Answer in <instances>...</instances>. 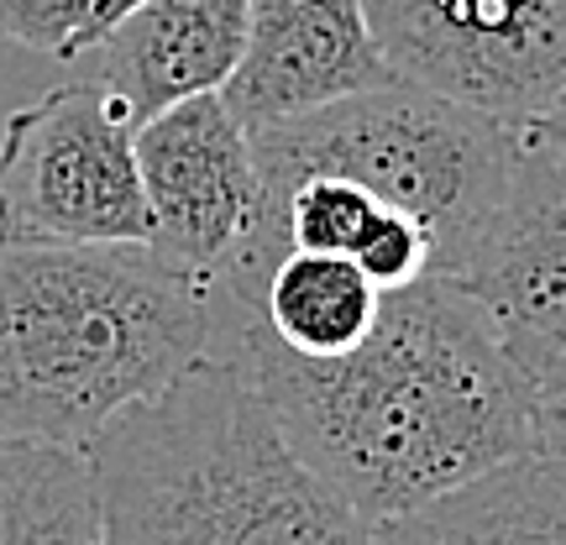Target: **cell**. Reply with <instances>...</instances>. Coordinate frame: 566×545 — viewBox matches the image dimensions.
I'll use <instances>...</instances> for the list:
<instances>
[{
  "instance_id": "6da1fadb",
  "label": "cell",
  "mask_w": 566,
  "mask_h": 545,
  "mask_svg": "<svg viewBox=\"0 0 566 545\" xmlns=\"http://www.w3.org/2000/svg\"><path fill=\"white\" fill-rule=\"evenodd\" d=\"M221 357L252 373L300 462L373 525L525 457L535 436L541 399L441 273L384 294L373 336L336 363H300L247 331Z\"/></svg>"
},
{
  "instance_id": "7a4b0ae2",
  "label": "cell",
  "mask_w": 566,
  "mask_h": 545,
  "mask_svg": "<svg viewBox=\"0 0 566 545\" xmlns=\"http://www.w3.org/2000/svg\"><path fill=\"white\" fill-rule=\"evenodd\" d=\"M216 336L210 289L147 242L0 237V441L84 451Z\"/></svg>"
},
{
  "instance_id": "3957f363",
  "label": "cell",
  "mask_w": 566,
  "mask_h": 545,
  "mask_svg": "<svg viewBox=\"0 0 566 545\" xmlns=\"http://www.w3.org/2000/svg\"><path fill=\"white\" fill-rule=\"evenodd\" d=\"M84 462L105 545H384L300 462L263 388L221 352L122 409Z\"/></svg>"
},
{
  "instance_id": "277c9868",
  "label": "cell",
  "mask_w": 566,
  "mask_h": 545,
  "mask_svg": "<svg viewBox=\"0 0 566 545\" xmlns=\"http://www.w3.org/2000/svg\"><path fill=\"white\" fill-rule=\"evenodd\" d=\"M520 137L472 105L399 80L252 132V158L263 210L300 179H352L388 210L415 216L436 242V273H446L499 200Z\"/></svg>"
},
{
  "instance_id": "5b68a950",
  "label": "cell",
  "mask_w": 566,
  "mask_h": 545,
  "mask_svg": "<svg viewBox=\"0 0 566 545\" xmlns=\"http://www.w3.org/2000/svg\"><path fill=\"white\" fill-rule=\"evenodd\" d=\"M0 237L153 242L137 174V116L101 80L59 84L6 116Z\"/></svg>"
},
{
  "instance_id": "8992f818",
  "label": "cell",
  "mask_w": 566,
  "mask_h": 545,
  "mask_svg": "<svg viewBox=\"0 0 566 545\" xmlns=\"http://www.w3.org/2000/svg\"><path fill=\"white\" fill-rule=\"evenodd\" d=\"M378 53L415 90L525 132L566 101V0H363Z\"/></svg>"
},
{
  "instance_id": "52a82bcc",
  "label": "cell",
  "mask_w": 566,
  "mask_h": 545,
  "mask_svg": "<svg viewBox=\"0 0 566 545\" xmlns=\"http://www.w3.org/2000/svg\"><path fill=\"white\" fill-rule=\"evenodd\" d=\"M441 279L488 315L535 399L566 394V147L520 137L499 200Z\"/></svg>"
},
{
  "instance_id": "ba28073f",
  "label": "cell",
  "mask_w": 566,
  "mask_h": 545,
  "mask_svg": "<svg viewBox=\"0 0 566 545\" xmlns=\"http://www.w3.org/2000/svg\"><path fill=\"white\" fill-rule=\"evenodd\" d=\"M137 174L153 221V252L210 300L237 294L263 237L258 158L221 95H195L137 126Z\"/></svg>"
},
{
  "instance_id": "9c48e42d",
  "label": "cell",
  "mask_w": 566,
  "mask_h": 545,
  "mask_svg": "<svg viewBox=\"0 0 566 545\" xmlns=\"http://www.w3.org/2000/svg\"><path fill=\"white\" fill-rule=\"evenodd\" d=\"M384 84H399V74L378 53L363 0H252L221 101L252 137Z\"/></svg>"
},
{
  "instance_id": "30bf717a",
  "label": "cell",
  "mask_w": 566,
  "mask_h": 545,
  "mask_svg": "<svg viewBox=\"0 0 566 545\" xmlns=\"http://www.w3.org/2000/svg\"><path fill=\"white\" fill-rule=\"evenodd\" d=\"M247 11L252 0H147L90 48L95 80L132 105L137 126L179 101L221 95L242 59Z\"/></svg>"
},
{
  "instance_id": "8fae6325",
  "label": "cell",
  "mask_w": 566,
  "mask_h": 545,
  "mask_svg": "<svg viewBox=\"0 0 566 545\" xmlns=\"http://www.w3.org/2000/svg\"><path fill=\"white\" fill-rule=\"evenodd\" d=\"M378 315H384V289L352 258L283 252L258 283V300L247 304V315H237L221 331V346L237 331H247L300 363H336L373 336Z\"/></svg>"
},
{
  "instance_id": "7c38bea8",
  "label": "cell",
  "mask_w": 566,
  "mask_h": 545,
  "mask_svg": "<svg viewBox=\"0 0 566 545\" xmlns=\"http://www.w3.org/2000/svg\"><path fill=\"white\" fill-rule=\"evenodd\" d=\"M384 545H566V467L514 457L436 504L378 525Z\"/></svg>"
},
{
  "instance_id": "4fadbf2b",
  "label": "cell",
  "mask_w": 566,
  "mask_h": 545,
  "mask_svg": "<svg viewBox=\"0 0 566 545\" xmlns=\"http://www.w3.org/2000/svg\"><path fill=\"white\" fill-rule=\"evenodd\" d=\"M0 545H105L84 451L0 441Z\"/></svg>"
},
{
  "instance_id": "5bb4252c",
  "label": "cell",
  "mask_w": 566,
  "mask_h": 545,
  "mask_svg": "<svg viewBox=\"0 0 566 545\" xmlns=\"http://www.w3.org/2000/svg\"><path fill=\"white\" fill-rule=\"evenodd\" d=\"M95 0H0V32L32 53H53V59H74V38L90 21Z\"/></svg>"
},
{
  "instance_id": "9a60e30c",
  "label": "cell",
  "mask_w": 566,
  "mask_h": 545,
  "mask_svg": "<svg viewBox=\"0 0 566 545\" xmlns=\"http://www.w3.org/2000/svg\"><path fill=\"white\" fill-rule=\"evenodd\" d=\"M530 451L546 457V462L566 467V394H551L535 405V436H530Z\"/></svg>"
},
{
  "instance_id": "2e32d148",
  "label": "cell",
  "mask_w": 566,
  "mask_h": 545,
  "mask_svg": "<svg viewBox=\"0 0 566 545\" xmlns=\"http://www.w3.org/2000/svg\"><path fill=\"white\" fill-rule=\"evenodd\" d=\"M137 6H147V0H95V6H90V21H84V32L74 38V59H84V53H90V48H95V42H101L122 17H132Z\"/></svg>"
},
{
  "instance_id": "e0dca14e",
  "label": "cell",
  "mask_w": 566,
  "mask_h": 545,
  "mask_svg": "<svg viewBox=\"0 0 566 545\" xmlns=\"http://www.w3.org/2000/svg\"><path fill=\"white\" fill-rule=\"evenodd\" d=\"M525 132H530V137H546V142H556V147H566V101L551 105L546 116H541L535 126H525Z\"/></svg>"
}]
</instances>
